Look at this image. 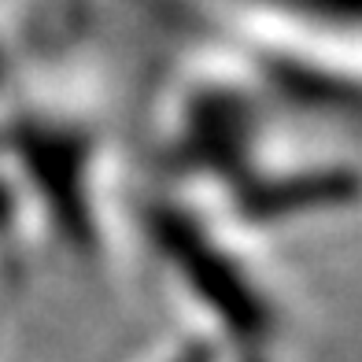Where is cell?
Instances as JSON below:
<instances>
[{
  "instance_id": "obj_3",
  "label": "cell",
  "mask_w": 362,
  "mask_h": 362,
  "mask_svg": "<svg viewBox=\"0 0 362 362\" xmlns=\"http://www.w3.org/2000/svg\"><path fill=\"white\" fill-rule=\"evenodd\" d=\"M8 156L30 181V189L41 192V204L59 233L78 244H93L96 148L86 129L71 122L26 119L11 129Z\"/></svg>"
},
{
  "instance_id": "obj_4",
  "label": "cell",
  "mask_w": 362,
  "mask_h": 362,
  "mask_svg": "<svg viewBox=\"0 0 362 362\" xmlns=\"http://www.w3.org/2000/svg\"><path fill=\"white\" fill-rule=\"evenodd\" d=\"M355 170L348 163H262L226 189L229 218L240 229H281L329 218L355 204Z\"/></svg>"
},
{
  "instance_id": "obj_2",
  "label": "cell",
  "mask_w": 362,
  "mask_h": 362,
  "mask_svg": "<svg viewBox=\"0 0 362 362\" xmlns=\"http://www.w3.org/2000/svg\"><path fill=\"white\" fill-rule=\"evenodd\" d=\"M167 134L174 167L226 192L267 163L270 93L255 74H192L177 89Z\"/></svg>"
},
{
  "instance_id": "obj_1",
  "label": "cell",
  "mask_w": 362,
  "mask_h": 362,
  "mask_svg": "<svg viewBox=\"0 0 362 362\" xmlns=\"http://www.w3.org/2000/svg\"><path fill=\"white\" fill-rule=\"evenodd\" d=\"M144 229L174 285L211 322L244 340H262L274 333V296L262 288L267 281L222 233V226L192 207L159 204L148 211Z\"/></svg>"
}]
</instances>
